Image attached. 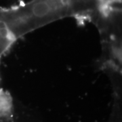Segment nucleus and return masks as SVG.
Returning <instances> with one entry per match:
<instances>
[{
    "instance_id": "f257e3e1",
    "label": "nucleus",
    "mask_w": 122,
    "mask_h": 122,
    "mask_svg": "<svg viewBox=\"0 0 122 122\" xmlns=\"http://www.w3.org/2000/svg\"><path fill=\"white\" fill-rule=\"evenodd\" d=\"M66 17H71L68 0H29L0 9V20L15 41Z\"/></svg>"
},
{
    "instance_id": "f03ea898",
    "label": "nucleus",
    "mask_w": 122,
    "mask_h": 122,
    "mask_svg": "<svg viewBox=\"0 0 122 122\" xmlns=\"http://www.w3.org/2000/svg\"><path fill=\"white\" fill-rule=\"evenodd\" d=\"M71 17L77 21L93 22L100 13L105 2L102 0H68Z\"/></svg>"
},
{
    "instance_id": "7ed1b4c3",
    "label": "nucleus",
    "mask_w": 122,
    "mask_h": 122,
    "mask_svg": "<svg viewBox=\"0 0 122 122\" xmlns=\"http://www.w3.org/2000/svg\"><path fill=\"white\" fill-rule=\"evenodd\" d=\"M15 41V39L10 34L4 24L0 20V59Z\"/></svg>"
}]
</instances>
